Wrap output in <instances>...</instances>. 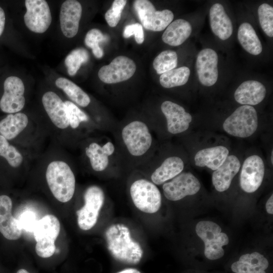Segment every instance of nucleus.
I'll return each mask as SVG.
<instances>
[{
    "instance_id": "nucleus-1",
    "label": "nucleus",
    "mask_w": 273,
    "mask_h": 273,
    "mask_svg": "<svg viewBox=\"0 0 273 273\" xmlns=\"http://www.w3.org/2000/svg\"><path fill=\"white\" fill-rule=\"evenodd\" d=\"M118 140L122 154L128 160L136 164L149 160L154 142L150 126L145 122L136 119L122 124L118 131Z\"/></svg>"
},
{
    "instance_id": "nucleus-2",
    "label": "nucleus",
    "mask_w": 273,
    "mask_h": 273,
    "mask_svg": "<svg viewBox=\"0 0 273 273\" xmlns=\"http://www.w3.org/2000/svg\"><path fill=\"white\" fill-rule=\"evenodd\" d=\"M107 248L116 260L125 264H138L143 252L140 245L131 239L129 229L122 224L111 225L106 230Z\"/></svg>"
},
{
    "instance_id": "nucleus-3",
    "label": "nucleus",
    "mask_w": 273,
    "mask_h": 273,
    "mask_svg": "<svg viewBox=\"0 0 273 273\" xmlns=\"http://www.w3.org/2000/svg\"><path fill=\"white\" fill-rule=\"evenodd\" d=\"M46 176L51 192L58 201L65 203L72 199L75 192V178L67 163L62 161L51 162Z\"/></svg>"
},
{
    "instance_id": "nucleus-4",
    "label": "nucleus",
    "mask_w": 273,
    "mask_h": 273,
    "mask_svg": "<svg viewBox=\"0 0 273 273\" xmlns=\"http://www.w3.org/2000/svg\"><path fill=\"white\" fill-rule=\"evenodd\" d=\"M258 125V115L255 109L251 106L242 105L225 119L222 127L231 135L245 138L255 133Z\"/></svg>"
},
{
    "instance_id": "nucleus-5",
    "label": "nucleus",
    "mask_w": 273,
    "mask_h": 273,
    "mask_svg": "<svg viewBox=\"0 0 273 273\" xmlns=\"http://www.w3.org/2000/svg\"><path fill=\"white\" fill-rule=\"evenodd\" d=\"M195 230L204 243V254L207 258L216 260L223 256L222 246L228 244L229 239L226 234L221 232L220 226L213 221H201L197 224Z\"/></svg>"
},
{
    "instance_id": "nucleus-6",
    "label": "nucleus",
    "mask_w": 273,
    "mask_h": 273,
    "mask_svg": "<svg viewBox=\"0 0 273 273\" xmlns=\"http://www.w3.org/2000/svg\"><path fill=\"white\" fill-rule=\"evenodd\" d=\"M129 192L133 204L141 211L154 213L160 208L161 193L152 181L145 178L137 179L131 184Z\"/></svg>"
},
{
    "instance_id": "nucleus-7",
    "label": "nucleus",
    "mask_w": 273,
    "mask_h": 273,
    "mask_svg": "<svg viewBox=\"0 0 273 273\" xmlns=\"http://www.w3.org/2000/svg\"><path fill=\"white\" fill-rule=\"evenodd\" d=\"M133 8L142 26L151 31L164 30L174 18V15L170 10L156 11L153 4L148 0L134 1Z\"/></svg>"
},
{
    "instance_id": "nucleus-8",
    "label": "nucleus",
    "mask_w": 273,
    "mask_h": 273,
    "mask_svg": "<svg viewBox=\"0 0 273 273\" xmlns=\"http://www.w3.org/2000/svg\"><path fill=\"white\" fill-rule=\"evenodd\" d=\"M84 205L76 211L79 227L86 231L97 223L99 212L105 201L102 189L97 186L89 187L84 194Z\"/></svg>"
},
{
    "instance_id": "nucleus-9",
    "label": "nucleus",
    "mask_w": 273,
    "mask_h": 273,
    "mask_svg": "<svg viewBox=\"0 0 273 273\" xmlns=\"http://www.w3.org/2000/svg\"><path fill=\"white\" fill-rule=\"evenodd\" d=\"M26 12L24 16L26 27L31 31L42 33L52 22V16L48 3L44 0H26Z\"/></svg>"
},
{
    "instance_id": "nucleus-10",
    "label": "nucleus",
    "mask_w": 273,
    "mask_h": 273,
    "mask_svg": "<svg viewBox=\"0 0 273 273\" xmlns=\"http://www.w3.org/2000/svg\"><path fill=\"white\" fill-rule=\"evenodd\" d=\"M201 184L191 172H181L170 181L163 184L164 195L169 200L175 201L199 192Z\"/></svg>"
},
{
    "instance_id": "nucleus-11",
    "label": "nucleus",
    "mask_w": 273,
    "mask_h": 273,
    "mask_svg": "<svg viewBox=\"0 0 273 273\" xmlns=\"http://www.w3.org/2000/svg\"><path fill=\"white\" fill-rule=\"evenodd\" d=\"M24 85L22 80L15 76L7 77L4 83V94L0 100L1 110L7 113H16L24 107Z\"/></svg>"
},
{
    "instance_id": "nucleus-12",
    "label": "nucleus",
    "mask_w": 273,
    "mask_h": 273,
    "mask_svg": "<svg viewBox=\"0 0 273 273\" xmlns=\"http://www.w3.org/2000/svg\"><path fill=\"white\" fill-rule=\"evenodd\" d=\"M136 70V65L131 59L124 56L114 58L107 65L102 67L98 72V76L103 82L114 84L128 80Z\"/></svg>"
},
{
    "instance_id": "nucleus-13",
    "label": "nucleus",
    "mask_w": 273,
    "mask_h": 273,
    "mask_svg": "<svg viewBox=\"0 0 273 273\" xmlns=\"http://www.w3.org/2000/svg\"><path fill=\"white\" fill-rule=\"evenodd\" d=\"M265 167L262 158L256 155L247 157L244 161L240 176L242 189L246 193L255 192L261 186Z\"/></svg>"
},
{
    "instance_id": "nucleus-14",
    "label": "nucleus",
    "mask_w": 273,
    "mask_h": 273,
    "mask_svg": "<svg viewBox=\"0 0 273 273\" xmlns=\"http://www.w3.org/2000/svg\"><path fill=\"white\" fill-rule=\"evenodd\" d=\"M91 167L97 172H102L112 165L114 157L120 153L118 149L110 140L106 141L103 144L92 142L85 149Z\"/></svg>"
},
{
    "instance_id": "nucleus-15",
    "label": "nucleus",
    "mask_w": 273,
    "mask_h": 273,
    "mask_svg": "<svg viewBox=\"0 0 273 273\" xmlns=\"http://www.w3.org/2000/svg\"><path fill=\"white\" fill-rule=\"evenodd\" d=\"M218 61L216 52L211 49H204L198 53L196 69L199 81L203 85L211 86L216 82L218 76Z\"/></svg>"
},
{
    "instance_id": "nucleus-16",
    "label": "nucleus",
    "mask_w": 273,
    "mask_h": 273,
    "mask_svg": "<svg viewBox=\"0 0 273 273\" xmlns=\"http://www.w3.org/2000/svg\"><path fill=\"white\" fill-rule=\"evenodd\" d=\"M161 110L165 117L169 133L176 134L189 128L192 117L183 107L171 101H165L161 104Z\"/></svg>"
},
{
    "instance_id": "nucleus-17",
    "label": "nucleus",
    "mask_w": 273,
    "mask_h": 273,
    "mask_svg": "<svg viewBox=\"0 0 273 273\" xmlns=\"http://www.w3.org/2000/svg\"><path fill=\"white\" fill-rule=\"evenodd\" d=\"M81 14L82 7L78 1L67 0L62 4L60 21L62 32L66 37H73L77 33Z\"/></svg>"
},
{
    "instance_id": "nucleus-18",
    "label": "nucleus",
    "mask_w": 273,
    "mask_h": 273,
    "mask_svg": "<svg viewBox=\"0 0 273 273\" xmlns=\"http://www.w3.org/2000/svg\"><path fill=\"white\" fill-rule=\"evenodd\" d=\"M44 108L52 122L57 127L65 129L69 126L64 102L54 92H46L42 97Z\"/></svg>"
},
{
    "instance_id": "nucleus-19",
    "label": "nucleus",
    "mask_w": 273,
    "mask_h": 273,
    "mask_svg": "<svg viewBox=\"0 0 273 273\" xmlns=\"http://www.w3.org/2000/svg\"><path fill=\"white\" fill-rule=\"evenodd\" d=\"M266 94L265 86L260 82L248 80L243 82L234 93L235 101L242 105L252 106L261 103Z\"/></svg>"
},
{
    "instance_id": "nucleus-20",
    "label": "nucleus",
    "mask_w": 273,
    "mask_h": 273,
    "mask_svg": "<svg viewBox=\"0 0 273 273\" xmlns=\"http://www.w3.org/2000/svg\"><path fill=\"white\" fill-rule=\"evenodd\" d=\"M240 167L238 158L233 155H229L223 163L212 174V181L215 189L220 192L227 190Z\"/></svg>"
},
{
    "instance_id": "nucleus-21",
    "label": "nucleus",
    "mask_w": 273,
    "mask_h": 273,
    "mask_svg": "<svg viewBox=\"0 0 273 273\" xmlns=\"http://www.w3.org/2000/svg\"><path fill=\"white\" fill-rule=\"evenodd\" d=\"M209 20L212 31L219 39L224 40L230 37L233 26L221 4L215 3L212 6L209 10Z\"/></svg>"
},
{
    "instance_id": "nucleus-22",
    "label": "nucleus",
    "mask_w": 273,
    "mask_h": 273,
    "mask_svg": "<svg viewBox=\"0 0 273 273\" xmlns=\"http://www.w3.org/2000/svg\"><path fill=\"white\" fill-rule=\"evenodd\" d=\"M229 154L228 149L223 146H216L201 149L194 157L195 165L199 167H207L215 170L225 161Z\"/></svg>"
},
{
    "instance_id": "nucleus-23",
    "label": "nucleus",
    "mask_w": 273,
    "mask_h": 273,
    "mask_svg": "<svg viewBox=\"0 0 273 273\" xmlns=\"http://www.w3.org/2000/svg\"><path fill=\"white\" fill-rule=\"evenodd\" d=\"M184 168V163L180 157H168L153 171L151 175L152 182L156 185L163 184L180 174Z\"/></svg>"
},
{
    "instance_id": "nucleus-24",
    "label": "nucleus",
    "mask_w": 273,
    "mask_h": 273,
    "mask_svg": "<svg viewBox=\"0 0 273 273\" xmlns=\"http://www.w3.org/2000/svg\"><path fill=\"white\" fill-rule=\"evenodd\" d=\"M268 266L267 259L260 253L254 252L242 255L238 261L231 265L235 273H266Z\"/></svg>"
},
{
    "instance_id": "nucleus-25",
    "label": "nucleus",
    "mask_w": 273,
    "mask_h": 273,
    "mask_svg": "<svg viewBox=\"0 0 273 273\" xmlns=\"http://www.w3.org/2000/svg\"><path fill=\"white\" fill-rule=\"evenodd\" d=\"M192 31V25L189 22L183 19H176L166 27L162 35V39L169 46H178L189 37Z\"/></svg>"
},
{
    "instance_id": "nucleus-26",
    "label": "nucleus",
    "mask_w": 273,
    "mask_h": 273,
    "mask_svg": "<svg viewBox=\"0 0 273 273\" xmlns=\"http://www.w3.org/2000/svg\"><path fill=\"white\" fill-rule=\"evenodd\" d=\"M28 123V117L24 113L9 114L0 121V134L7 140H11L26 128Z\"/></svg>"
},
{
    "instance_id": "nucleus-27",
    "label": "nucleus",
    "mask_w": 273,
    "mask_h": 273,
    "mask_svg": "<svg viewBox=\"0 0 273 273\" xmlns=\"http://www.w3.org/2000/svg\"><path fill=\"white\" fill-rule=\"evenodd\" d=\"M237 36L240 44L248 53L258 55L262 52L261 42L250 23L244 22L240 25Z\"/></svg>"
},
{
    "instance_id": "nucleus-28",
    "label": "nucleus",
    "mask_w": 273,
    "mask_h": 273,
    "mask_svg": "<svg viewBox=\"0 0 273 273\" xmlns=\"http://www.w3.org/2000/svg\"><path fill=\"white\" fill-rule=\"evenodd\" d=\"M60 231V223L58 218L52 214H47L37 221L33 231L36 241L41 239L56 241Z\"/></svg>"
},
{
    "instance_id": "nucleus-29",
    "label": "nucleus",
    "mask_w": 273,
    "mask_h": 273,
    "mask_svg": "<svg viewBox=\"0 0 273 273\" xmlns=\"http://www.w3.org/2000/svg\"><path fill=\"white\" fill-rule=\"evenodd\" d=\"M55 84L79 106L86 107L89 104L90 99L88 95L71 80L66 78L60 77L56 79Z\"/></svg>"
},
{
    "instance_id": "nucleus-30",
    "label": "nucleus",
    "mask_w": 273,
    "mask_h": 273,
    "mask_svg": "<svg viewBox=\"0 0 273 273\" xmlns=\"http://www.w3.org/2000/svg\"><path fill=\"white\" fill-rule=\"evenodd\" d=\"M190 75V69L186 66H183L161 74L159 81L163 87L170 88L186 84Z\"/></svg>"
},
{
    "instance_id": "nucleus-31",
    "label": "nucleus",
    "mask_w": 273,
    "mask_h": 273,
    "mask_svg": "<svg viewBox=\"0 0 273 273\" xmlns=\"http://www.w3.org/2000/svg\"><path fill=\"white\" fill-rule=\"evenodd\" d=\"M177 65V55L175 52L166 50L160 53L154 60L153 66L158 74L175 69Z\"/></svg>"
},
{
    "instance_id": "nucleus-32",
    "label": "nucleus",
    "mask_w": 273,
    "mask_h": 273,
    "mask_svg": "<svg viewBox=\"0 0 273 273\" xmlns=\"http://www.w3.org/2000/svg\"><path fill=\"white\" fill-rule=\"evenodd\" d=\"M89 60V54L84 48L73 50L67 55L65 64L70 76L75 75L82 64L86 63Z\"/></svg>"
},
{
    "instance_id": "nucleus-33",
    "label": "nucleus",
    "mask_w": 273,
    "mask_h": 273,
    "mask_svg": "<svg viewBox=\"0 0 273 273\" xmlns=\"http://www.w3.org/2000/svg\"><path fill=\"white\" fill-rule=\"evenodd\" d=\"M22 229L18 219L12 214L0 220V232L7 239L15 240L22 235Z\"/></svg>"
},
{
    "instance_id": "nucleus-34",
    "label": "nucleus",
    "mask_w": 273,
    "mask_h": 273,
    "mask_svg": "<svg viewBox=\"0 0 273 273\" xmlns=\"http://www.w3.org/2000/svg\"><path fill=\"white\" fill-rule=\"evenodd\" d=\"M0 156L3 157L13 167H18L23 161V156L14 146L0 134Z\"/></svg>"
},
{
    "instance_id": "nucleus-35",
    "label": "nucleus",
    "mask_w": 273,
    "mask_h": 273,
    "mask_svg": "<svg viewBox=\"0 0 273 273\" xmlns=\"http://www.w3.org/2000/svg\"><path fill=\"white\" fill-rule=\"evenodd\" d=\"M107 37L98 29H92L86 33L84 42L85 45L92 50V52L98 59L101 58L104 55V52L99 44L106 41Z\"/></svg>"
},
{
    "instance_id": "nucleus-36",
    "label": "nucleus",
    "mask_w": 273,
    "mask_h": 273,
    "mask_svg": "<svg viewBox=\"0 0 273 273\" xmlns=\"http://www.w3.org/2000/svg\"><path fill=\"white\" fill-rule=\"evenodd\" d=\"M260 26L269 37H273V7L267 3L260 5L258 8Z\"/></svg>"
},
{
    "instance_id": "nucleus-37",
    "label": "nucleus",
    "mask_w": 273,
    "mask_h": 273,
    "mask_svg": "<svg viewBox=\"0 0 273 273\" xmlns=\"http://www.w3.org/2000/svg\"><path fill=\"white\" fill-rule=\"evenodd\" d=\"M69 121V125L73 129L77 128L81 122H87V115L79 108L74 103L69 101L64 102Z\"/></svg>"
},
{
    "instance_id": "nucleus-38",
    "label": "nucleus",
    "mask_w": 273,
    "mask_h": 273,
    "mask_svg": "<svg viewBox=\"0 0 273 273\" xmlns=\"http://www.w3.org/2000/svg\"><path fill=\"white\" fill-rule=\"evenodd\" d=\"M126 3L125 0H115L111 7L106 12L105 18L110 27H114L118 24Z\"/></svg>"
},
{
    "instance_id": "nucleus-39",
    "label": "nucleus",
    "mask_w": 273,
    "mask_h": 273,
    "mask_svg": "<svg viewBox=\"0 0 273 273\" xmlns=\"http://www.w3.org/2000/svg\"><path fill=\"white\" fill-rule=\"evenodd\" d=\"M55 242V240L51 239H41L36 241V254L42 258L51 257L56 251Z\"/></svg>"
},
{
    "instance_id": "nucleus-40",
    "label": "nucleus",
    "mask_w": 273,
    "mask_h": 273,
    "mask_svg": "<svg viewBox=\"0 0 273 273\" xmlns=\"http://www.w3.org/2000/svg\"><path fill=\"white\" fill-rule=\"evenodd\" d=\"M133 35L137 43L141 44L143 43L145 39L144 33L141 24L135 23L127 25L124 27L123 32L124 38H129Z\"/></svg>"
},
{
    "instance_id": "nucleus-41",
    "label": "nucleus",
    "mask_w": 273,
    "mask_h": 273,
    "mask_svg": "<svg viewBox=\"0 0 273 273\" xmlns=\"http://www.w3.org/2000/svg\"><path fill=\"white\" fill-rule=\"evenodd\" d=\"M18 219L22 230L28 232H33L37 221L34 213L31 211L24 212Z\"/></svg>"
},
{
    "instance_id": "nucleus-42",
    "label": "nucleus",
    "mask_w": 273,
    "mask_h": 273,
    "mask_svg": "<svg viewBox=\"0 0 273 273\" xmlns=\"http://www.w3.org/2000/svg\"><path fill=\"white\" fill-rule=\"evenodd\" d=\"M12 201L7 195L0 196V220L12 214Z\"/></svg>"
},
{
    "instance_id": "nucleus-43",
    "label": "nucleus",
    "mask_w": 273,
    "mask_h": 273,
    "mask_svg": "<svg viewBox=\"0 0 273 273\" xmlns=\"http://www.w3.org/2000/svg\"><path fill=\"white\" fill-rule=\"evenodd\" d=\"M6 17L4 10L0 7V36L2 35L5 26Z\"/></svg>"
},
{
    "instance_id": "nucleus-44",
    "label": "nucleus",
    "mask_w": 273,
    "mask_h": 273,
    "mask_svg": "<svg viewBox=\"0 0 273 273\" xmlns=\"http://www.w3.org/2000/svg\"><path fill=\"white\" fill-rule=\"evenodd\" d=\"M266 210L269 214H273V195L272 194L267 201L265 205Z\"/></svg>"
},
{
    "instance_id": "nucleus-45",
    "label": "nucleus",
    "mask_w": 273,
    "mask_h": 273,
    "mask_svg": "<svg viewBox=\"0 0 273 273\" xmlns=\"http://www.w3.org/2000/svg\"><path fill=\"white\" fill-rule=\"evenodd\" d=\"M117 273H141V272L134 268H127Z\"/></svg>"
},
{
    "instance_id": "nucleus-46",
    "label": "nucleus",
    "mask_w": 273,
    "mask_h": 273,
    "mask_svg": "<svg viewBox=\"0 0 273 273\" xmlns=\"http://www.w3.org/2000/svg\"><path fill=\"white\" fill-rule=\"evenodd\" d=\"M16 273H29L27 270L25 269H20Z\"/></svg>"
},
{
    "instance_id": "nucleus-47",
    "label": "nucleus",
    "mask_w": 273,
    "mask_h": 273,
    "mask_svg": "<svg viewBox=\"0 0 273 273\" xmlns=\"http://www.w3.org/2000/svg\"><path fill=\"white\" fill-rule=\"evenodd\" d=\"M273 151L272 150L271 151V157H270V159H271V164H272L273 163Z\"/></svg>"
}]
</instances>
